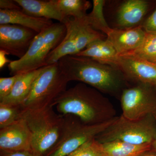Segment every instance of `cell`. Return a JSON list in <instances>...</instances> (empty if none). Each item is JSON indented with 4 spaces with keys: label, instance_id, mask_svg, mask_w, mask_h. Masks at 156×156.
Returning a JSON list of instances; mask_svg holds the SVG:
<instances>
[{
    "label": "cell",
    "instance_id": "1",
    "mask_svg": "<svg viewBox=\"0 0 156 156\" xmlns=\"http://www.w3.org/2000/svg\"><path fill=\"white\" fill-rule=\"evenodd\" d=\"M52 106L60 114L75 116L87 125L105 122L117 117L115 108L108 98L82 83L66 89Z\"/></svg>",
    "mask_w": 156,
    "mask_h": 156
},
{
    "label": "cell",
    "instance_id": "2",
    "mask_svg": "<svg viewBox=\"0 0 156 156\" xmlns=\"http://www.w3.org/2000/svg\"><path fill=\"white\" fill-rule=\"evenodd\" d=\"M69 82L77 81L89 85L104 94L121 96L128 81L118 67L101 63L89 57L71 55L58 62Z\"/></svg>",
    "mask_w": 156,
    "mask_h": 156
},
{
    "label": "cell",
    "instance_id": "3",
    "mask_svg": "<svg viewBox=\"0 0 156 156\" xmlns=\"http://www.w3.org/2000/svg\"><path fill=\"white\" fill-rule=\"evenodd\" d=\"M22 119L32 136V151L38 156H46L56 146L63 133L65 115L57 113L53 107L24 109Z\"/></svg>",
    "mask_w": 156,
    "mask_h": 156
},
{
    "label": "cell",
    "instance_id": "4",
    "mask_svg": "<svg viewBox=\"0 0 156 156\" xmlns=\"http://www.w3.org/2000/svg\"><path fill=\"white\" fill-rule=\"evenodd\" d=\"M66 32L64 24L58 22L53 23L37 34L25 55L8 65L10 73L14 76L47 66L48 56L62 41Z\"/></svg>",
    "mask_w": 156,
    "mask_h": 156
},
{
    "label": "cell",
    "instance_id": "5",
    "mask_svg": "<svg viewBox=\"0 0 156 156\" xmlns=\"http://www.w3.org/2000/svg\"><path fill=\"white\" fill-rule=\"evenodd\" d=\"M95 139L101 144L113 141L137 145L152 144L156 139L155 116L150 115L132 120L121 115Z\"/></svg>",
    "mask_w": 156,
    "mask_h": 156
},
{
    "label": "cell",
    "instance_id": "6",
    "mask_svg": "<svg viewBox=\"0 0 156 156\" xmlns=\"http://www.w3.org/2000/svg\"><path fill=\"white\" fill-rule=\"evenodd\" d=\"M69 82L58 62L44 66L34 81L22 106L24 109L52 106L56 98L67 89Z\"/></svg>",
    "mask_w": 156,
    "mask_h": 156
},
{
    "label": "cell",
    "instance_id": "7",
    "mask_svg": "<svg viewBox=\"0 0 156 156\" xmlns=\"http://www.w3.org/2000/svg\"><path fill=\"white\" fill-rule=\"evenodd\" d=\"M87 16L83 18H64L62 23L66 28V34L61 43L49 54L47 66L58 62L64 56L77 55L92 42L104 39L105 36L103 34L89 24Z\"/></svg>",
    "mask_w": 156,
    "mask_h": 156
},
{
    "label": "cell",
    "instance_id": "8",
    "mask_svg": "<svg viewBox=\"0 0 156 156\" xmlns=\"http://www.w3.org/2000/svg\"><path fill=\"white\" fill-rule=\"evenodd\" d=\"M65 115L63 133L57 144L46 156H67L112 125L118 117L97 125H87L71 115Z\"/></svg>",
    "mask_w": 156,
    "mask_h": 156
},
{
    "label": "cell",
    "instance_id": "9",
    "mask_svg": "<svg viewBox=\"0 0 156 156\" xmlns=\"http://www.w3.org/2000/svg\"><path fill=\"white\" fill-rule=\"evenodd\" d=\"M122 115L129 120H137L156 114V91L154 87L137 83L124 89L120 96Z\"/></svg>",
    "mask_w": 156,
    "mask_h": 156
},
{
    "label": "cell",
    "instance_id": "10",
    "mask_svg": "<svg viewBox=\"0 0 156 156\" xmlns=\"http://www.w3.org/2000/svg\"><path fill=\"white\" fill-rule=\"evenodd\" d=\"M37 33L15 24H0V50L22 58L28 51Z\"/></svg>",
    "mask_w": 156,
    "mask_h": 156
},
{
    "label": "cell",
    "instance_id": "11",
    "mask_svg": "<svg viewBox=\"0 0 156 156\" xmlns=\"http://www.w3.org/2000/svg\"><path fill=\"white\" fill-rule=\"evenodd\" d=\"M128 82L156 86V64L126 55H119L115 65Z\"/></svg>",
    "mask_w": 156,
    "mask_h": 156
},
{
    "label": "cell",
    "instance_id": "12",
    "mask_svg": "<svg viewBox=\"0 0 156 156\" xmlns=\"http://www.w3.org/2000/svg\"><path fill=\"white\" fill-rule=\"evenodd\" d=\"M32 136L23 119L0 129V151H32Z\"/></svg>",
    "mask_w": 156,
    "mask_h": 156
},
{
    "label": "cell",
    "instance_id": "13",
    "mask_svg": "<svg viewBox=\"0 0 156 156\" xmlns=\"http://www.w3.org/2000/svg\"><path fill=\"white\" fill-rule=\"evenodd\" d=\"M146 34L142 25L127 29L112 28L106 35V39L112 45L119 55H122L137 49Z\"/></svg>",
    "mask_w": 156,
    "mask_h": 156
},
{
    "label": "cell",
    "instance_id": "14",
    "mask_svg": "<svg viewBox=\"0 0 156 156\" xmlns=\"http://www.w3.org/2000/svg\"><path fill=\"white\" fill-rule=\"evenodd\" d=\"M150 7L145 0H128L120 6L117 15L120 29H127L138 26L147 13Z\"/></svg>",
    "mask_w": 156,
    "mask_h": 156
},
{
    "label": "cell",
    "instance_id": "15",
    "mask_svg": "<svg viewBox=\"0 0 156 156\" xmlns=\"http://www.w3.org/2000/svg\"><path fill=\"white\" fill-rule=\"evenodd\" d=\"M26 14L36 17L56 20L62 23L64 17L57 0H15Z\"/></svg>",
    "mask_w": 156,
    "mask_h": 156
},
{
    "label": "cell",
    "instance_id": "16",
    "mask_svg": "<svg viewBox=\"0 0 156 156\" xmlns=\"http://www.w3.org/2000/svg\"><path fill=\"white\" fill-rule=\"evenodd\" d=\"M53 23L51 20L33 17L23 11L0 9V24L21 26L40 33Z\"/></svg>",
    "mask_w": 156,
    "mask_h": 156
},
{
    "label": "cell",
    "instance_id": "17",
    "mask_svg": "<svg viewBox=\"0 0 156 156\" xmlns=\"http://www.w3.org/2000/svg\"><path fill=\"white\" fill-rule=\"evenodd\" d=\"M43 68L20 74L11 93L0 101V103L12 105H22L30 93L34 81Z\"/></svg>",
    "mask_w": 156,
    "mask_h": 156
},
{
    "label": "cell",
    "instance_id": "18",
    "mask_svg": "<svg viewBox=\"0 0 156 156\" xmlns=\"http://www.w3.org/2000/svg\"><path fill=\"white\" fill-rule=\"evenodd\" d=\"M76 55L89 57L101 63L115 66L119 56L116 50L106 39L95 40Z\"/></svg>",
    "mask_w": 156,
    "mask_h": 156
},
{
    "label": "cell",
    "instance_id": "19",
    "mask_svg": "<svg viewBox=\"0 0 156 156\" xmlns=\"http://www.w3.org/2000/svg\"><path fill=\"white\" fill-rule=\"evenodd\" d=\"M101 144L103 156H140L152 148V144L137 145L122 141Z\"/></svg>",
    "mask_w": 156,
    "mask_h": 156
},
{
    "label": "cell",
    "instance_id": "20",
    "mask_svg": "<svg viewBox=\"0 0 156 156\" xmlns=\"http://www.w3.org/2000/svg\"><path fill=\"white\" fill-rule=\"evenodd\" d=\"M57 2L64 18H84L87 16V11L91 5L90 2L85 0H57Z\"/></svg>",
    "mask_w": 156,
    "mask_h": 156
},
{
    "label": "cell",
    "instance_id": "21",
    "mask_svg": "<svg viewBox=\"0 0 156 156\" xmlns=\"http://www.w3.org/2000/svg\"><path fill=\"white\" fill-rule=\"evenodd\" d=\"M122 55L156 64V35L147 34L143 42L137 49Z\"/></svg>",
    "mask_w": 156,
    "mask_h": 156
},
{
    "label": "cell",
    "instance_id": "22",
    "mask_svg": "<svg viewBox=\"0 0 156 156\" xmlns=\"http://www.w3.org/2000/svg\"><path fill=\"white\" fill-rule=\"evenodd\" d=\"M92 2L93 8L91 13L87 14V21L95 30L107 35L112 28L108 24L104 14L105 1L93 0Z\"/></svg>",
    "mask_w": 156,
    "mask_h": 156
},
{
    "label": "cell",
    "instance_id": "23",
    "mask_svg": "<svg viewBox=\"0 0 156 156\" xmlns=\"http://www.w3.org/2000/svg\"><path fill=\"white\" fill-rule=\"evenodd\" d=\"M24 108L22 105L0 103V129L13 125L22 119Z\"/></svg>",
    "mask_w": 156,
    "mask_h": 156
},
{
    "label": "cell",
    "instance_id": "24",
    "mask_svg": "<svg viewBox=\"0 0 156 156\" xmlns=\"http://www.w3.org/2000/svg\"><path fill=\"white\" fill-rule=\"evenodd\" d=\"M67 156H103L102 144L94 138L84 144Z\"/></svg>",
    "mask_w": 156,
    "mask_h": 156
},
{
    "label": "cell",
    "instance_id": "25",
    "mask_svg": "<svg viewBox=\"0 0 156 156\" xmlns=\"http://www.w3.org/2000/svg\"><path fill=\"white\" fill-rule=\"evenodd\" d=\"M20 75V74L9 77L0 78V101L11 93Z\"/></svg>",
    "mask_w": 156,
    "mask_h": 156
},
{
    "label": "cell",
    "instance_id": "26",
    "mask_svg": "<svg viewBox=\"0 0 156 156\" xmlns=\"http://www.w3.org/2000/svg\"><path fill=\"white\" fill-rule=\"evenodd\" d=\"M147 34L156 35V7L154 11L142 25Z\"/></svg>",
    "mask_w": 156,
    "mask_h": 156
},
{
    "label": "cell",
    "instance_id": "27",
    "mask_svg": "<svg viewBox=\"0 0 156 156\" xmlns=\"http://www.w3.org/2000/svg\"><path fill=\"white\" fill-rule=\"evenodd\" d=\"M0 9L5 10H19L23 11L22 8L15 0H1Z\"/></svg>",
    "mask_w": 156,
    "mask_h": 156
},
{
    "label": "cell",
    "instance_id": "28",
    "mask_svg": "<svg viewBox=\"0 0 156 156\" xmlns=\"http://www.w3.org/2000/svg\"><path fill=\"white\" fill-rule=\"evenodd\" d=\"M0 156H38L32 151L5 152L0 151Z\"/></svg>",
    "mask_w": 156,
    "mask_h": 156
},
{
    "label": "cell",
    "instance_id": "29",
    "mask_svg": "<svg viewBox=\"0 0 156 156\" xmlns=\"http://www.w3.org/2000/svg\"><path fill=\"white\" fill-rule=\"evenodd\" d=\"M7 55H8V54L2 50H0V68L1 69H2L7 63H10L12 61L9 60L7 58L6 56Z\"/></svg>",
    "mask_w": 156,
    "mask_h": 156
},
{
    "label": "cell",
    "instance_id": "30",
    "mask_svg": "<svg viewBox=\"0 0 156 156\" xmlns=\"http://www.w3.org/2000/svg\"><path fill=\"white\" fill-rule=\"evenodd\" d=\"M150 151L147 152L140 156H156V153L150 152Z\"/></svg>",
    "mask_w": 156,
    "mask_h": 156
},
{
    "label": "cell",
    "instance_id": "31",
    "mask_svg": "<svg viewBox=\"0 0 156 156\" xmlns=\"http://www.w3.org/2000/svg\"><path fill=\"white\" fill-rule=\"evenodd\" d=\"M155 116L156 118V116ZM151 145L152 148L154 150V151L156 153V139L152 143Z\"/></svg>",
    "mask_w": 156,
    "mask_h": 156
},
{
    "label": "cell",
    "instance_id": "32",
    "mask_svg": "<svg viewBox=\"0 0 156 156\" xmlns=\"http://www.w3.org/2000/svg\"><path fill=\"white\" fill-rule=\"evenodd\" d=\"M156 91V86H155L154 87Z\"/></svg>",
    "mask_w": 156,
    "mask_h": 156
},
{
    "label": "cell",
    "instance_id": "33",
    "mask_svg": "<svg viewBox=\"0 0 156 156\" xmlns=\"http://www.w3.org/2000/svg\"><path fill=\"white\" fill-rule=\"evenodd\" d=\"M155 115H156V114Z\"/></svg>",
    "mask_w": 156,
    "mask_h": 156
}]
</instances>
